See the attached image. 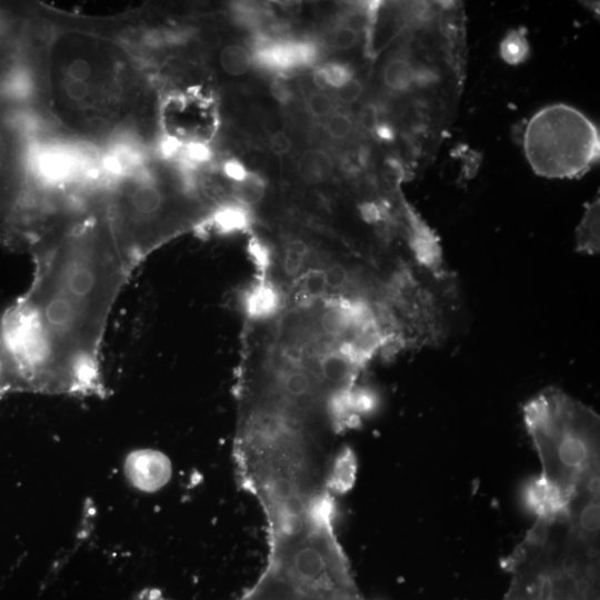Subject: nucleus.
<instances>
[{
    "label": "nucleus",
    "instance_id": "obj_1",
    "mask_svg": "<svg viewBox=\"0 0 600 600\" xmlns=\"http://www.w3.org/2000/svg\"><path fill=\"white\" fill-rule=\"evenodd\" d=\"M28 252L30 287L0 319L28 392L103 397V338L133 271L100 200L53 219Z\"/></svg>",
    "mask_w": 600,
    "mask_h": 600
},
{
    "label": "nucleus",
    "instance_id": "obj_2",
    "mask_svg": "<svg viewBox=\"0 0 600 600\" xmlns=\"http://www.w3.org/2000/svg\"><path fill=\"white\" fill-rule=\"evenodd\" d=\"M33 31L31 101L57 133L108 158L158 143L159 88L111 18L38 3Z\"/></svg>",
    "mask_w": 600,
    "mask_h": 600
},
{
    "label": "nucleus",
    "instance_id": "obj_3",
    "mask_svg": "<svg viewBox=\"0 0 600 600\" xmlns=\"http://www.w3.org/2000/svg\"><path fill=\"white\" fill-rule=\"evenodd\" d=\"M201 168L180 153L166 156L156 146L109 160L100 203L132 271L180 233L211 230L224 202L204 191Z\"/></svg>",
    "mask_w": 600,
    "mask_h": 600
},
{
    "label": "nucleus",
    "instance_id": "obj_4",
    "mask_svg": "<svg viewBox=\"0 0 600 600\" xmlns=\"http://www.w3.org/2000/svg\"><path fill=\"white\" fill-rule=\"evenodd\" d=\"M523 420L541 463L538 478L564 507L599 490L600 418L592 408L549 387L524 403Z\"/></svg>",
    "mask_w": 600,
    "mask_h": 600
},
{
    "label": "nucleus",
    "instance_id": "obj_5",
    "mask_svg": "<svg viewBox=\"0 0 600 600\" xmlns=\"http://www.w3.org/2000/svg\"><path fill=\"white\" fill-rule=\"evenodd\" d=\"M44 128L27 94L0 97V242L11 250L28 252L48 217L39 174Z\"/></svg>",
    "mask_w": 600,
    "mask_h": 600
},
{
    "label": "nucleus",
    "instance_id": "obj_6",
    "mask_svg": "<svg viewBox=\"0 0 600 600\" xmlns=\"http://www.w3.org/2000/svg\"><path fill=\"white\" fill-rule=\"evenodd\" d=\"M523 150L536 174L549 179H577L599 161V130L571 106H546L527 122Z\"/></svg>",
    "mask_w": 600,
    "mask_h": 600
},
{
    "label": "nucleus",
    "instance_id": "obj_7",
    "mask_svg": "<svg viewBox=\"0 0 600 600\" xmlns=\"http://www.w3.org/2000/svg\"><path fill=\"white\" fill-rule=\"evenodd\" d=\"M547 531L531 528L504 560L511 574L501 600H599V573L548 550Z\"/></svg>",
    "mask_w": 600,
    "mask_h": 600
},
{
    "label": "nucleus",
    "instance_id": "obj_8",
    "mask_svg": "<svg viewBox=\"0 0 600 600\" xmlns=\"http://www.w3.org/2000/svg\"><path fill=\"white\" fill-rule=\"evenodd\" d=\"M33 4L0 3V97L29 92Z\"/></svg>",
    "mask_w": 600,
    "mask_h": 600
},
{
    "label": "nucleus",
    "instance_id": "obj_9",
    "mask_svg": "<svg viewBox=\"0 0 600 600\" xmlns=\"http://www.w3.org/2000/svg\"><path fill=\"white\" fill-rule=\"evenodd\" d=\"M124 473L129 482L141 491L161 488L170 477V463L160 452L137 450L128 454Z\"/></svg>",
    "mask_w": 600,
    "mask_h": 600
},
{
    "label": "nucleus",
    "instance_id": "obj_10",
    "mask_svg": "<svg viewBox=\"0 0 600 600\" xmlns=\"http://www.w3.org/2000/svg\"><path fill=\"white\" fill-rule=\"evenodd\" d=\"M599 222L600 201L599 197L584 204V212L576 230L577 251L587 254L599 252Z\"/></svg>",
    "mask_w": 600,
    "mask_h": 600
},
{
    "label": "nucleus",
    "instance_id": "obj_11",
    "mask_svg": "<svg viewBox=\"0 0 600 600\" xmlns=\"http://www.w3.org/2000/svg\"><path fill=\"white\" fill-rule=\"evenodd\" d=\"M418 68L406 54L390 58L382 69L383 84L392 92H406L416 86Z\"/></svg>",
    "mask_w": 600,
    "mask_h": 600
},
{
    "label": "nucleus",
    "instance_id": "obj_12",
    "mask_svg": "<svg viewBox=\"0 0 600 600\" xmlns=\"http://www.w3.org/2000/svg\"><path fill=\"white\" fill-rule=\"evenodd\" d=\"M333 169L331 157L323 150L310 149L304 151L298 161L300 178L310 184L326 181Z\"/></svg>",
    "mask_w": 600,
    "mask_h": 600
},
{
    "label": "nucleus",
    "instance_id": "obj_13",
    "mask_svg": "<svg viewBox=\"0 0 600 600\" xmlns=\"http://www.w3.org/2000/svg\"><path fill=\"white\" fill-rule=\"evenodd\" d=\"M28 392L20 367L0 334V394Z\"/></svg>",
    "mask_w": 600,
    "mask_h": 600
},
{
    "label": "nucleus",
    "instance_id": "obj_14",
    "mask_svg": "<svg viewBox=\"0 0 600 600\" xmlns=\"http://www.w3.org/2000/svg\"><path fill=\"white\" fill-rule=\"evenodd\" d=\"M253 62L251 52L240 44L224 46L219 53L221 69L230 76L246 73Z\"/></svg>",
    "mask_w": 600,
    "mask_h": 600
},
{
    "label": "nucleus",
    "instance_id": "obj_15",
    "mask_svg": "<svg viewBox=\"0 0 600 600\" xmlns=\"http://www.w3.org/2000/svg\"><path fill=\"white\" fill-rule=\"evenodd\" d=\"M528 53V42L523 32L518 30L509 32L500 44V54L510 64H518L524 61Z\"/></svg>",
    "mask_w": 600,
    "mask_h": 600
},
{
    "label": "nucleus",
    "instance_id": "obj_16",
    "mask_svg": "<svg viewBox=\"0 0 600 600\" xmlns=\"http://www.w3.org/2000/svg\"><path fill=\"white\" fill-rule=\"evenodd\" d=\"M352 71L349 67L330 62L320 68L314 73V80L320 87H331L336 90L352 79Z\"/></svg>",
    "mask_w": 600,
    "mask_h": 600
},
{
    "label": "nucleus",
    "instance_id": "obj_17",
    "mask_svg": "<svg viewBox=\"0 0 600 600\" xmlns=\"http://www.w3.org/2000/svg\"><path fill=\"white\" fill-rule=\"evenodd\" d=\"M327 131L334 139H346L353 130L352 119L343 112H333L327 121Z\"/></svg>",
    "mask_w": 600,
    "mask_h": 600
},
{
    "label": "nucleus",
    "instance_id": "obj_18",
    "mask_svg": "<svg viewBox=\"0 0 600 600\" xmlns=\"http://www.w3.org/2000/svg\"><path fill=\"white\" fill-rule=\"evenodd\" d=\"M360 32L346 24L339 26L332 34V46L338 50H348L354 47L359 41Z\"/></svg>",
    "mask_w": 600,
    "mask_h": 600
},
{
    "label": "nucleus",
    "instance_id": "obj_19",
    "mask_svg": "<svg viewBox=\"0 0 600 600\" xmlns=\"http://www.w3.org/2000/svg\"><path fill=\"white\" fill-rule=\"evenodd\" d=\"M308 109L317 118L330 116L333 110L332 99L322 92H316L308 99Z\"/></svg>",
    "mask_w": 600,
    "mask_h": 600
},
{
    "label": "nucleus",
    "instance_id": "obj_20",
    "mask_svg": "<svg viewBox=\"0 0 600 600\" xmlns=\"http://www.w3.org/2000/svg\"><path fill=\"white\" fill-rule=\"evenodd\" d=\"M363 86L356 79H350L347 83L336 90L337 98L344 103L356 102L362 94Z\"/></svg>",
    "mask_w": 600,
    "mask_h": 600
},
{
    "label": "nucleus",
    "instance_id": "obj_21",
    "mask_svg": "<svg viewBox=\"0 0 600 600\" xmlns=\"http://www.w3.org/2000/svg\"><path fill=\"white\" fill-rule=\"evenodd\" d=\"M222 172L233 183L244 181L250 173L246 166L237 159L226 160L222 164Z\"/></svg>",
    "mask_w": 600,
    "mask_h": 600
},
{
    "label": "nucleus",
    "instance_id": "obj_22",
    "mask_svg": "<svg viewBox=\"0 0 600 600\" xmlns=\"http://www.w3.org/2000/svg\"><path fill=\"white\" fill-rule=\"evenodd\" d=\"M270 147L276 154L281 156L290 150L291 141L284 132L277 131L270 138Z\"/></svg>",
    "mask_w": 600,
    "mask_h": 600
},
{
    "label": "nucleus",
    "instance_id": "obj_23",
    "mask_svg": "<svg viewBox=\"0 0 600 600\" xmlns=\"http://www.w3.org/2000/svg\"><path fill=\"white\" fill-rule=\"evenodd\" d=\"M271 93L280 102H287L291 97V92L288 86L280 79H276L272 81Z\"/></svg>",
    "mask_w": 600,
    "mask_h": 600
}]
</instances>
